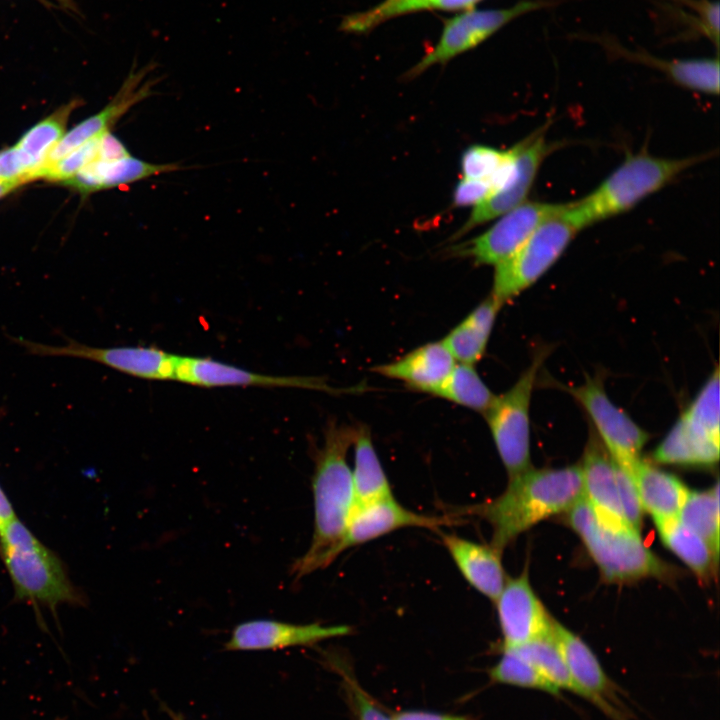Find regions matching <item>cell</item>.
<instances>
[{
    "mask_svg": "<svg viewBox=\"0 0 720 720\" xmlns=\"http://www.w3.org/2000/svg\"><path fill=\"white\" fill-rule=\"evenodd\" d=\"M357 432L358 425L331 421L326 426L312 476L314 530L307 551L291 566L296 580L328 567L338 557L337 549L355 506L347 453Z\"/></svg>",
    "mask_w": 720,
    "mask_h": 720,
    "instance_id": "obj_1",
    "label": "cell"
},
{
    "mask_svg": "<svg viewBox=\"0 0 720 720\" xmlns=\"http://www.w3.org/2000/svg\"><path fill=\"white\" fill-rule=\"evenodd\" d=\"M583 497L580 466L530 468L510 478L498 497L464 507L458 514L485 520L492 528L490 544L502 552L520 533L541 520L568 511Z\"/></svg>",
    "mask_w": 720,
    "mask_h": 720,
    "instance_id": "obj_2",
    "label": "cell"
},
{
    "mask_svg": "<svg viewBox=\"0 0 720 720\" xmlns=\"http://www.w3.org/2000/svg\"><path fill=\"white\" fill-rule=\"evenodd\" d=\"M704 158V155L677 159L648 153L629 155L594 191L567 204V215L582 230L622 214Z\"/></svg>",
    "mask_w": 720,
    "mask_h": 720,
    "instance_id": "obj_3",
    "label": "cell"
},
{
    "mask_svg": "<svg viewBox=\"0 0 720 720\" xmlns=\"http://www.w3.org/2000/svg\"><path fill=\"white\" fill-rule=\"evenodd\" d=\"M566 512L568 524L607 581L623 583L670 576V567L644 544L639 531L601 522L585 497Z\"/></svg>",
    "mask_w": 720,
    "mask_h": 720,
    "instance_id": "obj_4",
    "label": "cell"
},
{
    "mask_svg": "<svg viewBox=\"0 0 720 720\" xmlns=\"http://www.w3.org/2000/svg\"><path fill=\"white\" fill-rule=\"evenodd\" d=\"M719 370L706 380L653 453L662 464L706 466L719 460Z\"/></svg>",
    "mask_w": 720,
    "mask_h": 720,
    "instance_id": "obj_5",
    "label": "cell"
},
{
    "mask_svg": "<svg viewBox=\"0 0 720 720\" xmlns=\"http://www.w3.org/2000/svg\"><path fill=\"white\" fill-rule=\"evenodd\" d=\"M580 229L561 212L542 223L509 258L494 266L490 296L502 307L538 281L560 258Z\"/></svg>",
    "mask_w": 720,
    "mask_h": 720,
    "instance_id": "obj_6",
    "label": "cell"
},
{
    "mask_svg": "<svg viewBox=\"0 0 720 720\" xmlns=\"http://www.w3.org/2000/svg\"><path fill=\"white\" fill-rule=\"evenodd\" d=\"M549 352L546 347L537 351L513 386L496 396L483 414L509 479L532 468L530 403L538 371Z\"/></svg>",
    "mask_w": 720,
    "mask_h": 720,
    "instance_id": "obj_7",
    "label": "cell"
},
{
    "mask_svg": "<svg viewBox=\"0 0 720 720\" xmlns=\"http://www.w3.org/2000/svg\"><path fill=\"white\" fill-rule=\"evenodd\" d=\"M17 599L55 609L82 604L84 598L58 556L40 541L23 548L0 547Z\"/></svg>",
    "mask_w": 720,
    "mask_h": 720,
    "instance_id": "obj_8",
    "label": "cell"
},
{
    "mask_svg": "<svg viewBox=\"0 0 720 720\" xmlns=\"http://www.w3.org/2000/svg\"><path fill=\"white\" fill-rule=\"evenodd\" d=\"M561 0H521L501 9H470L444 22L437 44L408 72L412 79L436 64H444L487 40L514 19L541 9L555 7Z\"/></svg>",
    "mask_w": 720,
    "mask_h": 720,
    "instance_id": "obj_9",
    "label": "cell"
},
{
    "mask_svg": "<svg viewBox=\"0 0 720 720\" xmlns=\"http://www.w3.org/2000/svg\"><path fill=\"white\" fill-rule=\"evenodd\" d=\"M590 417L597 436L612 458L629 474L641 460L649 435L616 406L605 392L600 376L569 389Z\"/></svg>",
    "mask_w": 720,
    "mask_h": 720,
    "instance_id": "obj_10",
    "label": "cell"
},
{
    "mask_svg": "<svg viewBox=\"0 0 720 720\" xmlns=\"http://www.w3.org/2000/svg\"><path fill=\"white\" fill-rule=\"evenodd\" d=\"M565 204L525 201L499 216L485 232L452 248L453 254L476 265L496 266L509 258L546 220Z\"/></svg>",
    "mask_w": 720,
    "mask_h": 720,
    "instance_id": "obj_11",
    "label": "cell"
},
{
    "mask_svg": "<svg viewBox=\"0 0 720 720\" xmlns=\"http://www.w3.org/2000/svg\"><path fill=\"white\" fill-rule=\"evenodd\" d=\"M16 341L38 356L73 357L94 361L146 380H174L177 355L152 346L92 347L76 341L53 346L23 338Z\"/></svg>",
    "mask_w": 720,
    "mask_h": 720,
    "instance_id": "obj_12",
    "label": "cell"
},
{
    "mask_svg": "<svg viewBox=\"0 0 720 720\" xmlns=\"http://www.w3.org/2000/svg\"><path fill=\"white\" fill-rule=\"evenodd\" d=\"M512 171L504 185L488 199L473 207L466 221L453 234L457 240L472 229L485 224L525 202L536 175L551 147L541 132L517 145Z\"/></svg>",
    "mask_w": 720,
    "mask_h": 720,
    "instance_id": "obj_13",
    "label": "cell"
},
{
    "mask_svg": "<svg viewBox=\"0 0 720 720\" xmlns=\"http://www.w3.org/2000/svg\"><path fill=\"white\" fill-rule=\"evenodd\" d=\"M459 518L419 514L399 504L393 495L354 506L342 540L338 556L350 547L364 544L395 530L420 527L439 530L442 526L458 524Z\"/></svg>",
    "mask_w": 720,
    "mask_h": 720,
    "instance_id": "obj_14",
    "label": "cell"
},
{
    "mask_svg": "<svg viewBox=\"0 0 720 720\" xmlns=\"http://www.w3.org/2000/svg\"><path fill=\"white\" fill-rule=\"evenodd\" d=\"M174 380L199 387H270L333 390L324 379L309 376L267 375L209 357L177 355Z\"/></svg>",
    "mask_w": 720,
    "mask_h": 720,
    "instance_id": "obj_15",
    "label": "cell"
},
{
    "mask_svg": "<svg viewBox=\"0 0 720 720\" xmlns=\"http://www.w3.org/2000/svg\"><path fill=\"white\" fill-rule=\"evenodd\" d=\"M495 602L503 649L515 648L551 633L553 619L534 593L526 571L506 579Z\"/></svg>",
    "mask_w": 720,
    "mask_h": 720,
    "instance_id": "obj_16",
    "label": "cell"
},
{
    "mask_svg": "<svg viewBox=\"0 0 720 720\" xmlns=\"http://www.w3.org/2000/svg\"><path fill=\"white\" fill-rule=\"evenodd\" d=\"M575 38L599 44L609 57L640 63L659 70L675 84L690 90L717 95L719 93V60L716 58L664 59L645 50H629L614 37L603 34H575Z\"/></svg>",
    "mask_w": 720,
    "mask_h": 720,
    "instance_id": "obj_17",
    "label": "cell"
},
{
    "mask_svg": "<svg viewBox=\"0 0 720 720\" xmlns=\"http://www.w3.org/2000/svg\"><path fill=\"white\" fill-rule=\"evenodd\" d=\"M348 633H350V628L345 625L293 624L257 619L238 624L226 642L225 649L229 651H260L309 646Z\"/></svg>",
    "mask_w": 720,
    "mask_h": 720,
    "instance_id": "obj_18",
    "label": "cell"
},
{
    "mask_svg": "<svg viewBox=\"0 0 720 720\" xmlns=\"http://www.w3.org/2000/svg\"><path fill=\"white\" fill-rule=\"evenodd\" d=\"M580 468L584 497L597 518L609 526L629 527L624 520L620 503L618 486L620 465L612 458L594 431L590 434Z\"/></svg>",
    "mask_w": 720,
    "mask_h": 720,
    "instance_id": "obj_19",
    "label": "cell"
},
{
    "mask_svg": "<svg viewBox=\"0 0 720 720\" xmlns=\"http://www.w3.org/2000/svg\"><path fill=\"white\" fill-rule=\"evenodd\" d=\"M151 67L152 66H150L149 69ZM149 69L142 68L137 71H131L117 94L101 111L84 119L72 129L67 130L61 141L51 152L46 166L88 140L110 131V128H112L128 110L148 97L155 84L153 79H145Z\"/></svg>",
    "mask_w": 720,
    "mask_h": 720,
    "instance_id": "obj_20",
    "label": "cell"
},
{
    "mask_svg": "<svg viewBox=\"0 0 720 720\" xmlns=\"http://www.w3.org/2000/svg\"><path fill=\"white\" fill-rule=\"evenodd\" d=\"M456 361L442 341L424 344L372 371L399 380L409 388L437 396Z\"/></svg>",
    "mask_w": 720,
    "mask_h": 720,
    "instance_id": "obj_21",
    "label": "cell"
},
{
    "mask_svg": "<svg viewBox=\"0 0 720 720\" xmlns=\"http://www.w3.org/2000/svg\"><path fill=\"white\" fill-rule=\"evenodd\" d=\"M444 546L465 580L478 592L495 601L506 576L502 552L491 544H480L454 534L440 532Z\"/></svg>",
    "mask_w": 720,
    "mask_h": 720,
    "instance_id": "obj_22",
    "label": "cell"
},
{
    "mask_svg": "<svg viewBox=\"0 0 720 720\" xmlns=\"http://www.w3.org/2000/svg\"><path fill=\"white\" fill-rule=\"evenodd\" d=\"M178 168L174 163H150L132 155L116 160L97 159L61 184L81 195H89L172 172Z\"/></svg>",
    "mask_w": 720,
    "mask_h": 720,
    "instance_id": "obj_23",
    "label": "cell"
},
{
    "mask_svg": "<svg viewBox=\"0 0 720 720\" xmlns=\"http://www.w3.org/2000/svg\"><path fill=\"white\" fill-rule=\"evenodd\" d=\"M642 507L656 524L677 519L689 490L674 475L642 459L630 473Z\"/></svg>",
    "mask_w": 720,
    "mask_h": 720,
    "instance_id": "obj_24",
    "label": "cell"
},
{
    "mask_svg": "<svg viewBox=\"0 0 720 720\" xmlns=\"http://www.w3.org/2000/svg\"><path fill=\"white\" fill-rule=\"evenodd\" d=\"M551 634L562 653L576 693L606 705L603 696L608 692V679L591 649L554 619Z\"/></svg>",
    "mask_w": 720,
    "mask_h": 720,
    "instance_id": "obj_25",
    "label": "cell"
},
{
    "mask_svg": "<svg viewBox=\"0 0 720 720\" xmlns=\"http://www.w3.org/2000/svg\"><path fill=\"white\" fill-rule=\"evenodd\" d=\"M79 105V99H73L60 106L30 127L14 144L30 174L31 181L39 179L51 152L67 132V124L72 112Z\"/></svg>",
    "mask_w": 720,
    "mask_h": 720,
    "instance_id": "obj_26",
    "label": "cell"
},
{
    "mask_svg": "<svg viewBox=\"0 0 720 720\" xmlns=\"http://www.w3.org/2000/svg\"><path fill=\"white\" fill-rule=\"evenodd\" d=\"M677 30L670 41L705 38L719 47V3L712 0H660L655 3Z\"/></svg>",
    "mask_w": 720,
    "mask_h": 720,
    "instance_id": "obj_27",
    "label": "cell"
},
{
    "mask_svg": "<svg viewBox=\"0 0 720 720\" xmlns=\"http://www.w3.org/2000/svg\"><path fill=\"white\" fill-rule=\"evenodd\" d=\"M501 308L489 295L446 335L442 342L456 362L474 365L481 360Z\"/></svg>",
    "mask_w": 720,
    "mask_h": 720,
    "instance_id": "obj_28",
    "label": "cell"
},
{
    "mask_svg": "<svg viewBox=\"0 0 720 720\" xmlns=\"http://www.w3.org/2000/svg\"><path fill=\"white\" fill-rule=\"evenodd\" d=\"M353 446L354 468L351 472L355 505L393 495L366 426L358 425Z\"/></svg>",
    "mask_w": 720,
    "mask_h": 720,
    "instance_id": "obj_29",
    "label": "cell"
},
{
    "mask_svg": "<svg viewBox=\"0 0 720 720\" xmlns=\"http://www.w3.org/2000/svg\"><path fill=\"white\" fill-rule=\"evenodd\" d=\"M481 0H384L377 6L344 17L340 29L349 33H366L397 16L422 10H470Z\"/></svg>",
    "mask_w": 720,
    "mask_h": 720,
    "instance_id": "obj_30",
    "label": "cell"
},
{
    "mask_svg": "<svg viewBox=\"0 0 720 720\" xmlns=\"http://www.w3.org/2000/svg\"><path fill=\"white\" fill-rule=\"evenodd\" d=\"M664 545L679 557L700 579L707 580L718 558L708 544L680 520L656 524Z\"/></svg>",
    "mask_w": 720,
    "mask_h": 720,
    "instance_id": "obj_31",
    "label": "cell"
},
{
    "mask_svg": "<svg viewBox=\"0 0 720 720\" xmlns=\"http://www.w3.org/2000/svg\"><path fill=\"white\" fill-rule=\"evenodd\" d=\"M678 519L719 555V485L706 491H689Z\"/></svg>",
    "mask_w": 720,
    "mask_h": 720,
    "instance_id": "obj_32",
    "label": "cell"
},
{
    "mask_svg": "<svg viewBox=\"0 0 720 720\" xmlns=\"http://www.w3.org/2000/svg\"><path fill=\"white\" fill-rule=\"evenodd\" d=\"M515 154V146L509 150H499L485 145H471L461 156L462 178L487 181L496 192L509 177Z\"/></svg>",
    "mask_w": 720,
    "mask_h": 720,
    "instance_id": "obj_33",
    "label": "cell"
},
{
    "mask_svg": "<svg viewBox=\"0 0 720 720\" xmlns=\"http://www.w3.org/2000/svg\"><path fill=\"white\" fill-rule=\"evenodd\" d=\"M437 396L482 414L496 397L479 376L474 365L458 362Z\"/></svg>",
    "mask_w": 720,
    "mask_h": 720,
    "instance_id": "obj_34",
    "label": "cell"
},
{
    "mask_svg": "<svg viewBox=\"0 0 720 720\" xmlns=\"http://www.w3.org/2000/svg\"><path fill=\"white\" fill-rule=\"evenodd\" d=\"M510 649L531 663L557 690L564 688L576 692L562 653L551 633Z\"/></svg>",
    "mask_w": 720,
    "mask_h": 720,
    "instance_id": "obj_35",
    "label": "cell"
},
{
    "mask_svg": "<svg viewBox=\"0 0 720 720\" xmlns=\"http://www.w3.org/2000/svg\"><path fill=\"white\" fill-rule=\"evenodd\" d=\"M490 677L499 683L558 692L531 663L511 649H503L502 657L490 670Z\"/></svg>",
    "mask_w": 720,
    "mask_h": 720,
    "instance_id": "obj_36",
    "label": "cell"
},
{
    "mask_svg": "<svg viewBox=\"0 0 720 720\" xmlns=\"http://www.w3.org/2000/svg\"><path fill=\"white\" fill-rule=\"evenodd\" d=\"M100 135L88 140L44 168L39 179L61 184L99 159Z\"/></svg>",
    "mask_w": 720,
    "mask_h": 720,
    "instance_id": "obj_37",
    "label": "cell"
},
{
    "mask_svg": "<svg viewBox=\"0 0 720 720\" xmlns=\"http://www.w3.org/2000/svg\"><path fill=\"white\" fill-rule=\"evenodd\" d=\"M618 486L624 520L630 528L640 532L644 510L631 475L621 466Z\"/></svg>",
    "mask_w": 720,
    "mask_h": 720,
    "instance_id": "obj_38",
    "label": "cell"
},
{
    "mask_svg": "<svg viewBox=\"0 0 720 720\" xmlns=\"http://www.w3.org/2000/svg\"><path fill=\"white\" fill-rule=\"evenodd\" d=\"M494 192V186L487 181L462 178L454 189L453 205L474 207L488 199Z\"/></svg>",
    "mask_w": 720,
    "mask_h": 720,
    "instance_id": "obj_39",
    "label": "cell"
},
{
    "mask_svg": "<svg viewBox=\"0 0 720 720\" xmlns=\"http://www.w3.org/2000/svg\"><path fill=\"white\" fill-rule=\"evenodd\" d=\"M31 182L30 174L14 145L0 149V183Z\"/></svg>",
    "mask_w": 720,
    "mask_h": 720,
    "instance_id": "obj_40",
    "label": "cell"
},
{
    "mask_svg": "<svg viewBox=\"0 0 720 720\" xmlns=\"http://www.w3.org/2000/svg\"><path fill=\"white\" fill-rule=\"evenodd\" d=\"M349 689L359 720H392L357 684L349 681Z\"/></svg>",
    "mask_w": 720,
    "mask_h": 720,
    "instance_id": "obj_41",
    "label": "cell"
},
{
    "mask_svg": "<svg viewBox=\"0 0 720 720\" xmlns=\"http://www.w3.org/2000/svg\"><path fill=\"white\" fill-rule=\"evenodd\" d=\"M392 720H471L462 715L444 714L424 710H406L396 713Z\"/></svg>",
    "mask_w": 720,
    "mask_h": 720,
    "instance_id": "obj_42",
    "label": "cell"
},
{
    "mask_svg": "<svg viewBox=\"0 0 720 720\" xmlns=\"http://www.w3.org/2000/svg\"><path fill=\"white\" fill-rule=\"evenodd\" d=\"M16 517L11 502L0 486V530Z\"/></svg>",
    "mask_w": 720,
    "mask_h": 720,
    "instance_id": "obj_43",
    "label": "cell"
},
{
    "mask_svg": "<svg viewBox=\"0 0 720 720\" xmlns=\"http://www.w3.org/2000/svg\"><path fill=\"white\" fill-rule=\"evenodd\" d=\"M23 186L21 183H0V200Z\"/></svg>",
    "mask_w": 720,
    "mask_h": 720,
    "instance_id": "obj_44",
    "label": "cell"
},
{
    "mask_svg": "<svg viewBox=\"0 0 720 720\" xmlns=\"http://www.w3.org/2000/svg\"><path fill=\"white\" fill-rule=\"evenodd\" d=\"M55 1L59 5H61L62 7L66 8V9L76 11V5L73 0H55Z\"/></svg>",
    "mask_w": 720,
    "mask_h": 720,
    "instance_id": "obj_45",
    "label": "cell"
},
{
    "mask_svg": "<svg viewBox=\"0 0 720 720\" xmlns=\"http://www.w3.org/2000/svg\"><path fill=\"white\" fill-rule=\"evenodd\" d=\"M174 720H182V719H181V718H178V717H174Z\"/></svg>",
    "mask_w": 720,
    "mask_h": 720,
    "instance_id": "obj_46",
    "label": "cell"
},
{
    "mask_svg": "<svg viewBox=\"0 0 720 720\" xmlns=\"http://www.w3.org/2000/svg\"><path fill=\"white\" fill-rule=\"evenodd\" d=\"M391 1V0H390Z\"/></svg>",
    "mask_w": 720,
    "mask_h": 720,
    "instance_id": "obj_47",
    "label": "cell"
}]
</instances>
